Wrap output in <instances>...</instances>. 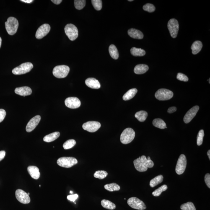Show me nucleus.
<instances>
[{"instance_id": "obj_1", "label": "nucleus", "mask_w": 210, "mask_h": 210, "mask_svg": "<svg viewBox=\"0 0 210 210\" xmlns=\"http://www.w3.org/2000/svg\"><path fill=\"white\" fill-rule=\"evenodd\" d=\"M135 168L140 172H145L148 168H151L154 166V164L153 161L148 160L146 156L143 155L133 161Z\"/></svg>"}, {"instance_id": "obj_2", "label": "nucleus", "mask_w": 210, "mask_h": 210, "mask_svg": "<svg viewBox=\"0 0 210 210\" xmlns=\"http://www.w3.org/2000/svg\"><path fill=\"white\" fill-rule=\"evenodd\" d=\"M19 22L17 19L13 17H10L5 22V27L6 31L10 35H13L15 34L19 27Z\"/></svg>"}, {"instance_id": "obj_3", "label": "nucleus", "mask_w": 210, "mask_h": 210, "mask_svg": "<svg viewBox=\"0 0 210 210\" xmlns=\"http://www.w3.org/2000/svg\"><path fill=\"white\" fill-rule=\"evenodd\" d=\"M135 137L134 130L131 128H127L124 130L120 136V141L123 144H129L134 139Z\"/></svg>"}, {"instance_id": "obj_4", "label": "nucleus", "mask_w": 210, "mask_h": 210, "mask_svg": "<svg viewBox=\"0 0 210 210\" xmlns=\"http://www.w3.org/2000/svg\"><path fill=\"white\" fill-rule=\"evenodd\" d=\"M77 159L74 157H63L58 159L57 164L60 166L69 168L77 164Z\"/></svg>"}, {"instance_id": "obj_5", "label": "nucleus", "mask_w": 210, "mask_h": 210, "mask_svg": "<svg viewBox=\"0 0 210 210\" xmlns=\"http://www.w3.org/2000/svg\"><path fill=\"white\" fill-rule=\"evenodd\" d=\"M70 71L69 67L61 65L55 67L53 69V74L55 77L58 78H63L68 75Z\"/></svg>"}, {"instance_id": "obj_6", "label": "nucleus", "mask_w": 210, "mask_h": 210, "mask_svg": "<svg viewBox=\"0 0 210 210\" xmlns=\"http://www.w3.org/2000/svg\"><path fill=\"white\" fill-rule=\"evenodd\" d=\"M65 33L68 38L72 41L75 40L78 36V31L77 28L72 24H68L64 29Z\"/></svg>"}, {"instance_id": "obj_7", "label": "nucleus", "mask_w": 210, "mask_h": 210, "mask_svg": "<svg viewBox=\"0 0 210 210\" xmlns=\"http://www.w3.org/2000/svg\"><path fill=\"white\" fill-rule=\"evenodd\" d=\"M33 68L31 63L26 62L22 63L20 66L14 68L12 73L14 75H22L29 72Z\"/></svg>"}, {"instance_id": "obj_8", "label": "nucleus", "mask_w": 210, "mask_h": 210, "mask_svg": "<svg viewBox=\"0 0 210 210\" xmlns=\"http://www.w3.org/2000/svg\"><path fill=\"white\" fill-rule=\"evenodd\" d=\"M173 95V93L171 91L164 89H159L155 94L156 99L159 100H170Z\"/></svg>"}, {"instance_id": "obj_9", "label": "nucleus", "mask_w": 210, "mask_h": 210, "mask_svg": "<svg viewBox=\"0 0 210 210\" xmlns=\"http://www.w3.org/2000/svg\"><path fill=\"white\" fill-rule=\"evenodd\" d=\"M127 203L133 209L139 210H144L146 209V206L144 202L135 197L129 198Z\"/></svg>"}, {"instance_id": "obj_10", "label": "nucleus", "mask_w": 210, "mask_h": 210, "mask_svg": "<svg viewBox=\"0 0 210 210\" xmlns=\"http://www.w3.org/2000/svg\"><path fill=\"white\" fill-rule=\"evenodd\" d=\"M187 165L186 157L184 154L180 156L177 161L175 167V172L177 175H181L185 171Z\"/></svg>"}, {"instance_id": "obj_11", "label": "nucleus", "mask_w": 210, "mask_h": 210, "mask_svg": "<svg viewBox=\"0 0 210 210\" xmlns=\"http://www.w3.org/2000/svg\"><path fill=\"white\" fill-rule=\"evenodd\" d=\"M167 26L171 36L175 38L178 34L179 29L178 21L175 19H170L168 23Z\"/></svg>"}, {"instance_id": "obj_12", "label": "nucleus", "mask_w": 210, "mask_h": 210, "mask_svg": "<svg viewBox=\"0 0 210 210\" xmlns=\"http://www.w3.org/2000/svg\"><path fill=\"white\" fill-rule=\"evenodd\" d=\"M16 198L18 201L23 204H28L30 202V198L27 193L24 190L18 189L15 192Z\"/></svg>"}, {"instance_id": "obj_13", "label": "nucleus", "mask_w": 210, "mask_h": 210, "mask_svg": "<svg viewBox=\"0 0 210 210\" xmlns=\"http://www.w3.org/2000/svg\"><path fill=\"white\" fill-rule=\"evenodd\" d=\"M100 123L95 121H89L84 123L83 125V128L85 131L89 132H96L100 127Z\"/></svg>"}, {"instance_id": "obj_14", "label": "nucleus", "mask_w": 210, "mask_h": 210, "mask_svg": "<svg viewBox=\"0 0 210 210\" xmlns=\"http://www.w3.org/2000/svg\"><path fill=\"white\" fill-rule=\"evenodd\" d=\"M51 29L50 25L48 24H44L37 29L35 34V37L37 39H41L46 35L50 32Z\"/></svg>"}, {"instance_id": "obj_15", "label": "nucleus", "mask_w": 210, "mask_h": 210, "mask_svg": "<svg viewBox=\"0 0 210 210\" xmlns=\"http://www.w3.org/2000/svg\"><path fill=\"white\" fill-rule=\"evenodd\" d=\"M65 105L68 108L76 109L81 105V101L78 98L76 97H68L65 101Z\"/></svg>"}, {"instance_id": "obj_16", "label": "nucleus", "mask_w": 210, "mask_h": 210, "mask_svg": "<svg viewBox=\"0 0 210 210\" xmlns=\"http://www.w3.org/2000/svg\"><path fill=\"white\" fill-rule=\"evenodd\" d=\"M199 110V107L198 105L195 106L190 109L187 112L184 118V121L185 123H188L194 118L197 113Z\"/></svg>"}, {"instance_id": "obj_17", "label": "nucleus", "mask_w": 210, "mask_h": 210, "mask_svg": "<svg viewBox=\"0 0 210 210\" xmlns=\"http://www.w3.org/2000/svg\"><path fill=\"white\" fill-rule=\"evenodd\" d=\"M40 119L41 117L40 115L36 116L32 118L27 123L26 127V131L28 132H30L33 131L40 123Z\"/></svg>"}, {"instance_id": "obj_18", "label": "nucleus", "mask_w": 210, "mask_h": 210, "mask_svg": "<svg viewBox=\"0 0 210 210\" xmlns=\"http://www.w3.org/2000/svg\"><path fill=\"white\" fill-rule=\"evenodd\" d=\"M16 94L21 96L30 95L32 94V90L30 87H23L16 88L14 90Z\"/></svg>"}, {"instance_id": "obj_19", "label": "nucleus", "mask_w": 210, "mask_h": 210, "mask_svg": "<svg viewBox=\"0 0 210 210\" xmlns=\"http://www.w3.org/2000/svg\"><path fill=\"white\" fill-rule=\"evenodd\" d=\"M85 84L88 87L92 89H98L100 88V84L98 80L94 78H89L85 81Z\"/></svg>"}, {"instance_id": "obj_20", "label": "nucleus", "mask_w": 210, "mask_h": 210, "mask_svg": "<svg viewBox=\"0 0 210 210\" xmlns=\"http://www.w3.org/2000/svg\"><path fill=\"white\" fill-rule=\"evenodd\" d=\"M27 170L32 178L38 180L40 178V173L38 167L35 166H30L28 167Z\"/></svg>"}, {"instance_id": "obj_21", "label": "nucleus", "mask_w": 210, "mask_h": 210, "mask_svg": "<svg viewBox=\"0 0 210 210\" xmlns=\"http://www.w3.org/2000/svg\"><path fill=\"white\" fill-rule=\"evenodd\" d=\"M128 35L132 38L141 40L144 37L142 32L141 31L134 29H129L128 31Z\"/></svg>"}, {"instance_id": "obj_22", "label": "nucleus", "mask_w": 210, "mask_h": 210, "mask_svg": "<svg viewBox=\"0 0 210 210\" xmlns=\"http://www.w3.org/2000/svg\"><path fill=\"white\" fill-rule=\"evenodd\" d=\"M149 69L148 66L145 64H139L135 67L134 72L136 74H141L146 73Z\"/></svg>"}, {"instance_id": "obj_23", "label": "nucleus", "mask_w": 210, "mask_h": 210, "mask_svg": "<svg viewBox=\"0 0 210 210\" xmlns=\"http://www.w3.org/2000/svg\"><path fill=\"white\" fill-rule=\"evenodd\" d=\"M60 136L59 132H55L46 136L43 138V141L46 143L51 142L58 139Z\"/></svg>"}, {"instance_id": "obj_24", "label": "nucleus", "mask_w": 210, "mask_h": 210, "mask_svg": "<svg viewBox=\"0 0 210 210\" xmlns=\"http://www.w3.org/2000/svg\"><path fill=\"white\" fill-rule=\"evenodd\" d=\"M203 45L201 41L199 40L194 42L191 46L192 53L193 55H196L201 51Z\"/></svg>"}, {"instance_id": "obj_25", "label": "nucleus", "mask_w": 210, "mask_h": 210, "mask_svg": "<svg viewBox=\"0 0 210 210\" xmlns=\"http://www.w3.org/2000/svg\"><path fill=\"white\" fill-rule=\"evenodd\" d=\"M137 92V89H129L123 96V99L124 100L126 101L131 100L134 97Z\"/></svg>"}, {"instance_id": "obj_26", "label": "nucleus", "mask_w": 210, "mask_h": 210, "mask_svg": "<svg viewBox=\"0 0 210 210\" xmlns=\"http://www.w3.org/2000/svg\"><path fill=\"white\" fill-rule=\"evenodd\" d=\"M153 124L156 127L163 129L167 128L166 124L163 120L160 118L155 119L153 121Z\"/></svg>"}, {"instance_id": "obj_27", "label": "nucleus", "mask_w": 210, "mask_h": 210, "mask_svg": "<svg viewBox=\"0 0 210 210\" xmlns=\"http://www.w3.org/2000/svg\"><path fill=\"white\" fill-rule=\"evenodd\" d=\"M109 51L110 56L112 58L115 60L118 59L119 55L118 49L115 45H110L109 47Z\"/></svg>"}, {"instance_id": "obj_28", "label": "nucleus", "mask_w": 210, "mask_h": 210, "mask_svg": "<svg viewBox=\"0 0 210 210\" xmlns=\"http://www.w3.org/2000/svg\"><path fill=\"white\" fill-rule=\"evenodd\" d=\"M101 204L103 207L109 210H114L116 209V206L115 204L108 200L104 199L101 202Z\"/></svg>"}, {"instance_id": "obj_29", "label": "nucleus", "mask_w": 210, "mask_h": 210, "mask_svg": "<svg viewBox=\"0 0 210 210\" xmlns=\"http://www.w3.org/2000/svg\"><path fill=\"white\" fill-rule=\"evenodd\" d=\"M131 54L135 57H141L146 54V52L141 48H138L133 47L131 50Z\"/></svg>"}, {"instance_id": "obj_30", "label": "nucleus", "mask_w": 210, "mask_h": 210, "mask_svg": "<svg viewBox=\"0 0 210 210\" xmlns=\"http://www.w3.org/2000/svg\"><path fill=\"white\" fill-rule=\"evenodd\" d=\"M163 176L162 175H159L156 176L152 180H151L150 182V186L151 187L153 188L156 186L159 185V184L162 183L163 180Z\"/></svg>"}, {"instance_id": "obj_31", "label": "nucleus", "mask_w": 210, "mask_h": 210, "mask_svg": "<svg viewBox=\"0 0 210 210\" xmlns=\"http://www.w3.org/2000/svg\"><path fill=\"white\" fill-rule=\"evenodd\" d=\"M148 114L144 110H141L135 114V116L140 122L145 121L148 117Z\"/></svg>"}, {"instance_id": "obj_32", "label": "nucleus", "mask_w": 210, "mask_h": 210, "mask_svg": "<svg viewBox=\"0 0 210 210\" xmlns=\"http://www.w3.org/2000/svg\"><path fill=\"white\" fill-rule=\"evenodd\" d=\"M104 187L106 190L110 192L118 191L120 190V186L116 183L107 184Z\"/></svg>"}, {"instance_id": "obj_33", "label": "nucleus", "mask_w": 210, "mask_h": 210, "mask_svg": "<svg viewBox=\"0 0 210 210\" xmlns=\"http://www.w3.org/2000/svg\"><path fill=\"white\" fill-rule=\"evenodd\" d=\"M180 209L182 210H196L194 205L191 202H188L181 205Z\"/></svg>"}, {"instance_id": "obj_34", "label": "nucleus", "mask_w": 210, "mask_h": 210, "mask_svg": "<svg viewBox=\"0 0 210 210\" xmlns=\"http://www.w3.org/2000/svg\"><path fill=\"white\" fill-rule=\"evenodd\" d=\"M107 175L108 173L105 171L98 170L94 173V177L96 178L99 179V180H103L105 178Z\"/></svg>"}, {"instance_id": "obj_35", "label": "nucleus", "mask_w": 210, "mask_h": 210, "mask_svg": "<svg viewBox=\"0 0 210 210\" xmlns=\"http://www.w3.org/2000/svg\"><path fill=\"white\" fill-rule=\"evenodd\" d=\"M76 141L74 139H69L66 141L63 144V146L65 149H68L71 148L75 145Z\"/></svg>"}, {"instance_id": "obj_36", "label": "nucleus", "mask_w": 210, "mask_h": 210, "mask_svg": "<svg viewBox=\"0 0 210 210\" xmlns=\"http://www.w3.org/2000/svg\"><path fill=\"white\" fill-rule=\"evenodd\" d=\"M86 3L85 0H75L74 1L75 7L78 10L82 9L85 6Z\"/></svg>"}, {"instance_id": "obj_37", "label": "nucleus", "mask_w": 210, "mask_h": 210, "mask_svg": "<svg viewBox=\"0 0 210 210\" xmlns=\"http://www.w3.org/2000/svg\"><path fill=\"white\" fill-rule=\"evenodd\" d=\"M168 187L166 185H163L157 189L156 190L152 193V195L154 197H159L163 192L165 191L167 189Z\"/></svg>"}, {"instance_id": "obj_38", "label": "nucleus", "mask_w": 210, "mask_h": 210, "mask_svg": "<svg viewBox=\"0 0 210 210\" xmlns=\"http://www.w3.org/2000/svg\"><path fill=\"white\" fill-rule=\"evenodd\" d=\"M92 4L95 8L97 11H100L102 7V1L101 0H92Z\"/></svg>"}, {"instance_id": "obj_39", "label": "nucleus", "mask_w": 210, "mask_h": 210, "mask_svg": "<svg viewBox=\"0 0 210 210\" xmlns=\"http://www.w3.org/2000/svg\"><path fill=\"white\" fill-rule=\"evenodd\" d=\"M204 136V131L203 130H201L198 132L197 137V144L198 146H200L202 144L203 138Z\"/></svg>"}, {"instance_id": "obj_40", "label": "nucleus", "mask_w": 210, "mask_h": 210, "mask_svg": "<svg viewBox=\"0 0 210 210\" xmlns=\"http://www.w3.org/2000/svg\"><path fill=\"white\" fill-rule=\"evenodd\" d=\"M143 9L144 11H148L149 13L154 12L155 10V7L153 5L149 3H148L144 5L143 7Z\"/></svg>"}, {"instance_id": "obj_41", "label": "nucleus", "mask_w": 210, "mask_h": 210, "mask_svg": "<svg viewBox=\"0 0 210 210\" xmlns=\"http://www.w3.org/2000/svg\"><path fill=\"white\" fill-rule=\"evenodd\" d=\"M177 79L180 81L187 82L188 81V78L185 74L181 73H178L177 76Z\"/></svg>"}, {"instance_id": "obj_42", "label": "nucleus", "mask_w": 210, "mask_h": 210, "mask_svg": "<svg viewBox=\"0 0 210 210\" xmlns=\"http://www.w3.org/2000/svg\"><path fill=\"white\" fill-rule=\"evenodd\" d=\"M6 116V112L3 109H0V123L4 119Z\"/></svg>"}, {"instance_id": "obj_43", "label": "nucleus", "mask_w": 210, "mask_h": 210, "mask_svg": "<svg viewBox=\"0 0 210 210\" xmlns=\"http://www.w3.org/2000/svg\"><path fill=\"white\" fill-rule=\"evenodd\" d=\"M205 182L208 188H210V175L209 173L207 174L205 176Z\"/></svg>"}, {"instance_id": "obj_44", "label": "nucleus", "mask_w": 210, "mask_h": 210, "mask_svg": "<svg viewBox=\"0 0 210 210\" xmlns=\"http://www.w3.org/2000/svg\"><path fill=\"white\" fill-rule=\"evenodd\" d=\"M78 197V195L77 194H76L74 195H68L67 198L68 200H69V201L74 202L77 199Z\"/></svg>"}, {"instance_id": "obj_45", "label": "nucleus", "mask_w": 210, "mask_h": 210, "mask_svg": "<svg viewBox=\"0 0 210 210\" xmlns=\"http://www.w3.org/2000/svg\"><path fill=\"white\" fill-rule=\"evenodd\" d=\"M177 110V108L175 107H170L168 110V113H172Z\"/></svg>"}, {"instance_id": "obj_46", "label": "nucleus", "mask_w": 210, "mask_h": 210, "mask_svg": "<svg viewBox=\"0 0 210 210\" xmlns=\"http://www.w3.org/2000/svg\"><path fill=\"white\" fill-rule=\"evenodd\" d=\"M6 155V152L4 151H0V161L4 159Z\"/></svg>"}, {"instance_id": "obj_47", "label": "nucleus", "mask_w": 210, "mask_h": 210, "mask_svg": "<svg viewBox=\"0 0 210 210\" xmlns=\"http://www.w3.org/2000/svg\"><path fill=\"white\" fill-rule=\"evenodd\" d=\"M51 2H52L53 3H54V4L57 5L61 4L62 2V0H51Z\"/></svg>"}, {"instance_id": "obj_48", "label": "nucleus", "mask_w": 210, "mask_h": 210, "mask_svg": "<svg viewBox=\"0 0 210 210\" xmlns=\"http://www.w3.org/2000/svg\"><path fill=\"white\" fill-rule=\"evenodd\" d=\"M21 1L27 3H31L33 1L32 0H21Z\"/></svg>"}, {"instance_id": "obj_49", "label": "nucleus", "mask_w": 210, "mask_h": 210, "mask_svg": "<svg viewBox=\"0 0 210 210\" xmlns=\"http://www.w3.org/2000/svg\"><path fill=\"white\" fill-rule=\"evenodd\" d=\"M207 155L208 157H209V159H210V150H209L207 152Z\"/></svg>"}, {"instance_id": "obj_50", "label": "nucleus", "mask_w": 210, "mask_h": 210, "mask_svg": "<svg viewBox=\"0 0 210 210\" xmlns=\"http://www.w3.org/2000/svg\"><path fill=\"white\" fill-rule=\"evenodd\" d=\"M2 44V39L1 37H0V48H1Z\"/></svg>"}, {"instance_id": "obj_51", "label": "nucleus", "mask_w": 210, "mask_h": 210, "mask_svg": "<svg viewBox=\"0 0 210 210\" xmlns=\"http://www.w3.org/2000/svg\"><path fill=\"white\" fill-rule=\"evenodd\" d=\"M147 159L148 160H151V159H150V157H148Z\"/></svg>"}, {"instance_id": "obj_52", "label": "nucleus", "mask_w": 210, "mask_h": 210, "mask_svg": "<svg viewBox=\"0 0 210 210\" xmlns=\"http://www.w3.org/2000/svg\"><path fill=\"white\" fill-rule=\"evenodd\" d=\"M70 192L71 194H72L73 193V192L72 191H70Z\"/></svg>"}, {"instance_id": "obj_53", "label": "nucleus", "mask_w": 210, "mask_h": 210, "mask_svg": "<svg viewBox=\"0 0 210 210\" xmlns=\"http://www.w3.org/2000/svg\"><path fill=\"white\" fill-rule=\"evenodd\" d=\"M128 1L131 2V1H133V0H128Z\"/></svg>"}, {"instance_id": "obj_54", "label": "nucleus", "mask_w": 210, "mask_h": 210, "mask_svg": "<svg viewBox=\"0 0 210 210\" xmlns=\"http://www.w3.org/2000/svg\"><path fill=\"white\" fill-rule=\"evenodd\" d=\"M27 194H28V195H30V193H27Z\"/></svg>"}, {"instance_id": "obj_55", "label": "nucleus", "mask_w": 210, "mask_h": 210, "mask_svg": "<svg viewBox=\"0 0 210 210\" xmlns=\"http://www.w3.org/2000/svg\"><path fill=\"white\" fill-rule=\"evenodd\" d=\"M209 83H210V79H209Z\"/></svg>"}, {"instance_id": "obj_56", "label": "nucleus", "mask_w": 210, "mask_h": 210, "mask_svg": "<svg viewBox=\"0 0 210 210\" xmlns=\"http://www.w3.org/2000/svg\"></svg>"}]
</instances>
